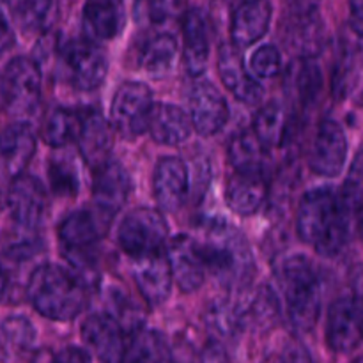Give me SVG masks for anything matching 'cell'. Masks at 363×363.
Masks as SVG:
<instances>
[{
	"label": "cell",
	"instance_id": "c3c4849f",
	"mask_svg": "<svg viewBox=\"0 0 363 363\" xmlns=\"http://www.w3.org/2000/svg\"><path fill=\"white\" fill-rule=\"evenodd\" d=\"M362 337H363V325H362Z\"/></svg>",
	"mask_w": 363,
	"mask_h": 363
},
{
	"label": "cell",
	"instance_id": "74e56055",
	"mask_svg": "<svg viewBox=\"0 0 363 363\" xmlns=\"http://www.w3.org/2000/svg\"><path fill=\"white\" fill-rule=\"evenodd\" d=\"M4 339L11 347L18 351L30 350L35 344V328L23 315H9L0 325Z\"/></svg>",
	"mask_w": 363,
	"mask_h": 363
},
{
	"label": "cell",
	"instance_id": "9c48e42d",
	"mask_svg": "<svg viewBox=\"0 0 363 363\" xmlns=\"http://www.w3.org/2000/svg\"><path fill=\"white\" fill-rule=\"evenodd\" d=\"M6 108L14 116H28L41 101V69L28 57H14L4 73Z\"/></svg>",
	"mask_w": 363,
	"mask_h": 363
},
{
	"label": "cell",
	"instance_id": "1f68e13d",
	"mask_svg": "<svg viewBox=\"0 0 363 363\" xmlns=\"http://www.w3.org/2000/svg\"><path fill=\"white\" fill-rule=\"evenodd\" d=\"M179 45L172 34H158L144 46L140 53V66L152 78H165L172 71Z\"/></svg>",
	"mask_w": 363,
	"mask_h": 363
},
{
	"label": "cell",
	"instance_id": "2e32d148",
	"mask_svg": "<svg viewBox=\"0 0 363 363\" xmlns=\"http://www.w3.org/2000/svg\"><path fill=\"white\" fill-rule=\"evenodd\" d=\"M190 119L201 137H213L229 121V106L218 89L209 82H197L190 92Z\"/></svg>",
	"mask_w": 363,
	"mask_h": 363
},
{
	"label": "cell",
	"instance_id": "44dd1931",
	"mask_svg": "<svg viewBox=\"0 0 363 363\" xmlns=\"http://www.w3.org/2000/svg\"><path fill=\"white\" fill-rule=\"evenodd\" d=\"M183 66L190 77H201L209 62V25L208 16L194 7L183 14Z\"/></svg>",
	"mask_w": 363,
	"mask_h": 363
},
{
	"label": "cell",
	"instance_id": "e0dca14e",
	"mask_svg": "<svg viewBox=\"0 0 363 363\" xmlns=\"http://www.w3.org/2000/svg\"><path fill=\"white\" fill-rule=\"evenodd\" d=\"M133 279L140 291L142 298L151 307H160L170 296L172 289V268H170L167 252H156V254L135 257Z\"/></svg>",
	"mask_w": 363,
	"mask_h": 363
},
{
	"label": "cell",
	"instance_id": "7a4b0ae2",
	"mask_svg": "<svg viewBox=\"0 0 363 363\" xmlns=\"http://www.w3.org/2000/svg\"><path fill=\"white\" fill-rule=\"evenodd\" d=\"M208 272L227 289H243L255 273L254 254L247 238L227 222L211 223L199 243Z\"/></svg>",
	"mask_w": 363,
	"mask_h": 363
},
{
	"label": "cell",
	"instance_id": "4316f807",
	"mask_svg": "<svg viewBox=\"0 0 363 363\" xmlns=\"http://www.w3.org/2000/svg\"><path fill=\"white\" fill-rule=\"evenodd\" d=\"M268 186L262 174H240L225 188V202L240 216H254L264 204Z\"/></svg>",
	"mask_w": 363,
	"mask_h": 363
},
{
	"label": "cell",
	"instance_id": "f1b7e54d",
	"mask_svg": "<svg viewBox=\"0 0 363 363\" xmlns=\"http://www.w3.org/2000/svg\"><path fill=\"white\" fill-rule=\"evenodd\" d=\"M266 147L252 131H240L233 135L227 145L230 165L240 174H262Z\"/></svg>",
	"mask_w": 363,
	"mask_h": 363
},
{
	"label": "cell",
	"instance_id": "9a60e30c",
	"mask_svg": "<svg viewBox=\"0 0 363 363\" xmlns=\"http://www.w3.org/2000/svg\"><path fill=\"white\" fill-rule=\"evenodd\" d=\"M363 311L353 296L339 298L332 303L326 323V342L335 353H350L360 344Z\"/></svg>",
	"mask_w": 363,
	"mask_h": 363
},
{
	"label": "cell",
	"instance_id": "d590c367",
	"mask_svg": "<svg viewBox=\"0 0 363 363\" xmlns=\"http://www.w3.org/2000/svg\"><path fill=\"white\" fill-rule=\"evenodd\" d=\"M14 21L25 32H34L43 27L52 9L53 0H7Z\"/></svg>",
	"mask_w": 363,
	"mask_h": 363
},
{
	"label": "cell",
	"instance_id": "4dcf8cb0",
	"mask_svg": "<svg viewBox=\"0 0 363 363\" xmlns=\"http://www.w3.org/2000/svg\"><path fill=\"white\" fill-rule=\"evenodd\" d=\"M82 126V113L73 112L64 106H55L48 112L43 123L41 137L50 147H66L78 140Z\"/></svg>",
	"mask_w": 363,
	"mask_h": 363
},
{
	"label": "cell",
	"instance_id": "7402d4cb",
	"mask_svg": "<svg viewBox=\"0 0 363 363\" xmlns=\"http://www.w3.org/2000/svg\"><path fill=\"white\" fill-rule=\"evenodd\" d=\"M124 0H87L82 11L84 28L91 39L113 41L126 27Z\"/></svg>",
	"mask_w": 363,
	"mask_h": 363
},
{
	"label": "cell",
	"instance_id": "83f0119b",
	"mask_svg": "<svg viewBox=\"0 0 363 363\" xmlns=\"http://www.w3.org/2000/svg\"><path fill=\"white\" fill-rule=\"evenodd\" d=\"M287 91L294 101L308 105L319 96L323 87V73L312 57H300L287 69Z\"/></svg>",
	"mask_w": 363,
	"mask_h": 363
},
{
	"label": "cell",
	"instance_id": "ab89813d",
	"mask_svg": "<svg viewBox=\"0 0 363 363\" xmlns=\"http://www.w3.org/2000/svg\"><path fill=\"white\" fill-rule=\"evenodd\" d=\"M91 360L92 357L89 354V351L82 350V347H64L60 353L55 354V362L62 363H87Z\"/></svg>",
	"mask_w": 363,
	"mask_h": 363
},
{
	"label": "cell",
	"instance_id": "ac0fdd59",
	"mask_svg": "<svg viewBox=\"0 0 363 363\" xmlns=\"http://www.w3.org/2000/svg\"><path fill=\"white\" fill-rule=\"evenodd\" d=\"M113 130L112 123L105 119L98 110H85L82 113L80 135H78V149L91 169L98 170L110 160V152L113 147Z\"/></svg>",
	"mask_w": 363,
	"mask_h": 363
},
{
	"label": "cell",
	"instance_id": "3957f363",
	"mask_svg": "<svg viewBox=\"0 0 363 363\" xmlns=\"http://www.w3.org/2000/svg\"><path fill=\"white\" fill-rule=\"evenodd\" d=\"M27 298L50 321H73L85 305V284L78 275L57 264H41L30 273Z\"/></svg>",
	"mask_w": 363,
	"mask_h": 363
},
{
	"label": "cell",
	"instance_id": "52a82bcc",
	"mask_svg": "<svg viewBox=\"0 0 363 363\" xmlns=\"http://www.w3.org/2000/svg\"><path fill=\"white\" fill-rule=\"evenodd\" d=\"M155 101L149 85L142 82H124L110 103V123L123 137L135 138L147 131Z\"/></svg>",
	"mask_w": 363,
	"mask_h": 363
},
{
	"label": "cell",
	"instance_id": "d6986e66",
	"mask_svg": "<svg viewBox=\"0 0 363 363\" xmlns=\"http://www.w3.org/2000/svg\"><path fill=\"white\" fill-rule=\"evenodd\" d=\"M131 194V179L128 170L119 162H108L96 170L92 197L96 208L105 215L113 216L124 208Z\"/></svg>",
	"mask_w": 363,
	"mask_h": 363
},
{
	"label": "cell",
	"instance_id": "7dc6e473",
	"mask_svg": "<svg viewBox=\"0 0 363 363\" xmlns=\"http://www.w3.org/2000/svg\"><path fill=\"white\" fill-rule=\"evenodd\" d=\"M358 233H360V238L363 241V204L360 208V215H358Z\"/></svg>",
	"mask_w": 363,
	"mask_h": 363
},
{
	"label": "cell",
	"instance_id": "d4e9b609",
	"mask_svg": "<svg viewBox=\"0 0 363 363\" xmlns=\"http://www.w3.org/2000/svg\"><path fill=\"white\" fill-rule=\"evenodd\" d=\"M241 326L266 332L277 325L280 318V301L269 286H261L238 300Z\"/></svg>",
	"mask_w": 363,
	"mask_h": 363
},
{
	"label": "cell",
	"instance_id": "b9f144b4",
	"mask_svg": "<svg viewBox=\"0 0 363 363\" xmlns=\"http://www.w3.org/2000/svg\"><path fill=\"white\" fill-rule=\"evenodd\" d=\"M13 45H14V32L13 28H11L7 18L4 16V13L0 11V53L7 52Z\"/></svg>",
	"mask_w": 363,
	"mask_h": 363
},
{
	"label": "cell",
	"instance_id": "4fadbf2b",
	"mask_svg": "<svg viewBox=\"0 0 363 363\" xmlns=\"http://www.w3.org/2000/svg\"><path fill=\"white\" fill-rule=\"evenodd\" d=\"M165 252L177 287L183 293L197 291L204 284L206 272H208L199 241H195L188 234H179L170 240Z\"/></svg>",
	"mask_w": 363,
	"mask_h": 363
},
{
	"label": "cell",
	"instance_id": "8992f818",
	"mask_svg": "<svg viewBox=\"0 0 363 363\" xmlns=\"http://www.w3.org/2000/svg\"><path fill=\"white\" fill-rule=\"evenodd\" d=\"M103 236V223L98 213L78 209L67 215L59 225V243L67 261L89 275L92 264V252Z\"/></svg>",
	"mask_w": 363,
	"mask_h": 363
},
{
	"label": "cell",
	"instance_id": "cb8c5ba5",
	"mask_svg": "<svg viewBox=\"0 0 363 363\" xmlns=\"http://www.w3.org/2000/svg\"><path fill=\"white\" fill-rule=\"evenodd\" d=\"M194 124L190 116L172 103H155L149 117L147 131L156 144L179 145L188 140Z\"/></svg>",
	"mask_w": 363,
	"mask_h": 363
},
{
	"label": "cell",
	"instance_id": "bcb514c9",
	"mask_svg": "<svg viewBox=\"0 0 363 363\" xmlns=\"http://www.w3.org/2000/svg\"><path fill=\"white\" fill-rule=\"evenodd\" d=\"M6 291H7V275L6 272H4L2 266H0V301H2Z\"/></svg>",
	"mask_w": 363,
	"mask_h": 363
},
{
	"label": "cell",
	"instance_id": "8fae6325",
	"mask_svg": "<svg viewBox=\"0 0 363 363\" xmlns=\"http://www.w3.org/2000/svg\"><path fill=\"white\" fill-rule=\"evenodd\" d=\"M347 158V138L337 121L325 119L319 124L308 151V167L323 177H337Z\"/></svg>",
	"mask_w": 363,
	"mask_h": 363
},
{
	"label": "cell",
	"instance_id": "6da1fadb",
	"mask_svg": "<svg viewBox=\"0 0 363 363\" xmlns=\"http://www.w3.org/2000/svg\"><path fill=\"white\" fill-rule=\"evenodd\" d=\"M353 209L332 188H314L301 197L296 213V233L319 255L335 257L350 238Z\"/></svg>",
	"mask_w": 363,
	"mask_h": 363
},
{
	"label": "cell",
	"instance_id": "30bf717a",
	"mask_svg": "<svg viewBox=\"0 0 363 363\" xmlns=\"http://www.w3.org/2000/svg\"><path fill=\"white\" fill-rule=\"evenodd\" d=\"M46 190L41 181L28 174H18L7 191V208L11 218L23 233H35L45 220Z\"/></svg>",
	"mask_w": 363,
	"mask_h": 363
},
{
	"label": "cell",
	"instance_id": "5b68a950",
	"mask_svg": "<svg viewBox=\"0 0 363 363\" xmlns=\"http://www.w3.org/2000/svg\"><path fill=\"white\" fill-rule=\"evenodd\" d=\"M119 245L131 257L163 252L169 245V225L158 209L135 208L126 213L119 227Z\"/></svg>",
	"mask_w": 363,
	"mask_h": 363
},
{
	"label": "cell",
	"instance_id": "277c9868",
	"mask_svg": "<svg viewBox=\"0 0 363 363\" xmlns=\"http://www.w3.org/2000/svg\"><path fill=\"white\" fill-rule=\"evenodd\" d=\"M279 280L286 296L287 318L298 333H308L321 318V287L312 261L305 255H289L282 261Z\"/></svg>",
	"mask_w": 363,
	"mask_h": 363
},
{
	"label": "cell",
	"instance_id": "f546056e",
	"mask_svg": "<svg viewBox=\"0 0 363 363\" xmlns=\"http://www.w3.org/2000/svg\"><path fill=\"white\" fill-rule=\"evenodd\" d=\"M321 21L318 13L311 7L294 13L293 20L287 23V41L300 57H312L321 45Z\"/></svg>",
	"mask_w": 363,
	"mask_h": 363
},
{
	"label": "cell",
	"instance_id": "836d02e7",
	"mask_svg": "<svg viewBox=\"0 0 363 363\" xmlns=\"http://www.w3.org/2000/svg\"><path fill=\"white\" fill-rule=\"evenodd\" d=\"M206 326L218 340H230L238 335L241 326L240 308L238 301H230L229 298H216L209 303L206 312Z\"/></svg>",
	"mask_w": 363,
	"mask_h": 363
},
{
	"label": "cell",
	"instance_id": "8d00e7d4",
	"mask_svg": "<svg viewBox=\"0 0 363 363\" xmlns=\"http://www.w3.org/2000/svg\"><path fill=\"white\" fill-rule=\"evenodd\" d=\"M48 177L53 194L64 197H74L78 194L80 181L77 165L67 158H53L48 167Z\"/></svg>",
	"mask_w": 363,
	"mask_h": 363
},
{
	"label": "cell",
	"instance_id": "ba28073f",
	"mask_svg": "<svg viewBox=\"0 0 363 363\" xmlns=\"http://www.w3.org/2000/svg\"><path fill=\"white\" fill-rule=\"evenodd\" d=\"M62 64L71 85L78 91H96L101 87L108 73L105 52L91 39H71L60 50Z\"/></svg>",
	"mask_w": 363,
	"mask_h": 363
},
{
	"label": "cell",
	"instance_id": "603a6c76",
	"mask_svg": "<svg viewBox=\"0 0 363 363\" xmlns=\"http://www.w3.org/2000/svg\"><path fill=\"white\" fill-rule=\"evenodd\" d=\"M269 0H241L233 14L230 39L238 48H248L266 35L272 21Z\"/></svg>",
	"mask_w": 363,
	"mask_h": 363
},
{
	"label": "cell",
	"instance_id": "ffe728a7",
	"mask_svg": "<svg viewBox=\"0 0 363 363\" xmlns=\"http://www.w3.org/2000/svg\"><path fill=\"white\" fill-rule=\"evenodd\" d=\"M241 48L236 45H225L218 53V73L223 85L245 105H257L262 99V85L247 71L241 57Z\"/></svg>",
	"mask_w": 363,
	"mask_h": 363
},
{
	"label": "cell",
	"instance_id": "f35d334b",
	"mask_svg": "<svg viewBox=\"0 0 363 363\" xmlns=\"http://www.w3.org/2000/svg\"><path fill=\"white\" fill-rule=\"evenodd\" d=\"M250 67L254 74L262 80L279 77L282 71V55L273 45H264L255 50L250 57Z\"/></svg>",
	"mask_w": 363,
	"mask_h": 363
},
{
	"label": "cell",
	"instance_id": "7bdbcfd3",
	"mask_svg": "<svg viewBox=\"0 0 363 363\" xmlns=\"http://www.w3.org/2000/svg\"><path fill=\"white\" fill-rule=\"evenodd\" d=\"M201 360H206V362H216V360L223 362V360H227L225 350H223L222 344H220V342L209 344V346H206L204 351H202Z\"/></svg>",
	"mask_w": 363,
	"mask_h": 363
},
{
	"label": "cell",
	"instance_id": "ee69618b",
	"mask_svg": "<svg viewBox=\"0 0 363 363\" xmlns=\"http://www.w3.org/2000/svg\"><path fill=\"white\" fill-rule=\"evenodd\" d=\"M351 289H353V300L357 301L358 307L363 311V266L357 269L353 277V282H351Z\"/></svg>",
	"mask_w": 363,
	"mask_h": 363
},
{
	"label": "cell",
	"instance_id": "484cf974",
	"mask_svg": "<svg viewBox=\"0 0 363 363\" xmlns=\"http://www.w3.org/2000/svg\"><path fill=\"white\" fill-rule=\"evenodd\" d=\"M35 152V133L27 123H13L0 133V160L11 176H18Z\"/></svg>",
	"mask_w": 363,
	"mask_h": 363
},
{
	"label": "cell",
	"instance_id": "f6af8a7d",
	"mask_svg": "<svg viewBox=\"0 0 363 363\" xmlns=\"http://www.w3.org/2000/svg\"><path fill=\"white\" fill-rule=\"evenodd\" d=\"M160 4L163 6V9L167 11V14H174L177 13V11H181V7H183L184 0H160Z\"/></svg>",
	"mask_w": 363,
	"mask_h": 363
},
{
	"label": "cell",
	"instance_id": "60d3db41",
	"mask_svg": "<svg viewBox=\"0 0 363 363\" xmlns=\"http://www.w3.org/2000/svg\"><path fill=\"white\" fill-rule=\"evenodd\" d=\"M350 25L354 34L363 38V0H350Z\"/></svg>",
	"mask_w": 363,
	"mask_h": 363
},
{
	"label": "cell",
	"instance_id": "d6a6232c",
	"mask_svg": "<svg viewBox=\"0 0 363 363\" xmlns=\"http://www.w3.org/2000/svg\"><path fill=\"white\" fill-rule=\"evenodd\" d=\"M126 362H169L172 360V351L165 335L156 330H140L135 332L124 354Z\"/></svg>",
	"mask_w": 363,
	"mask_h": 363
},
{
	"label": "cell",
	"instance_id": "7c38bea8",
	"mask_svg": "<svg viewBox=\"0 0 363 363\" xmlns=\"http://www.w3.org/2000/svg\"><path fill=\"white\" fill-rule=\"evenodd\" d=\"M116 315L92 314L82 325V340L103 362H123L126 354V335Z\"/></svg>",
	"mask_w": 363,
	"mask_h": 363
},
{
	"label": "cell",
	"instance_id": "5bb4252c",
	"mask_svg": "<svg viewBox=\"0 0 363 363\" xmlns=\"http://www.w3.org/2000/svg\"><path fill=\"white\" fill-rule=\"evenodd\" d=\"M190 188V174L186 163L177 156H163L158 160L152 174V194L162 211L176 213L184 204Z\"/></svg>",
	"mask_w": 363,
	"mask_h": 363
},
{
	"label": "cell",
	"instance_id": "e575fe53",
	"mask_svg": "<svg viewBox=\"0 0 363 363\" xmlns=\"http://www.w3.org/2000/svg\"><path fill=\"white\" fill-rule=\"evenodd\" d=\"M254 133L266 149L279 147L286 133V112L279 101H272L259 108L254 119Z\"/></svg>",
	"mask_w": 363,
	"mask_h": 363
}]
</instances>
